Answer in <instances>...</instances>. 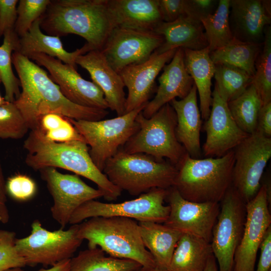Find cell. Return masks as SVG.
Instances as JSON below:
<instances>
[{
	"instance_id": "cell-1",
	"label": "cell",
	"mask_w": 271,
	"mask_h": 271,
	"mask_svg": "<svg viewBox=\"0 0 271 271\" xmlns=\"http://www.w3.org/2000/svg\"><path fill=\"white\" fill-rule=\"evenodd\" d=\"M12 63L22 88L14 103L30 130L39 128L41 117L47 113L90 121L103 119L108 114L106 110L82 106L68 100L47 72L20 53L13 52Z\"/></svg>"
},
{
	"instance_id": "cell-2",
	"label": "cell",
	"mask_w": 271,
	"mask_h": 271,
	"mask_svg": "<svg viewBox=\"0 0 271 271\" xmlns=\"http://www.w3.org/2000/svg\"><path fill=\"white\" fill-rule=\"evenodd\" d=\"M107 1L50 0L40 18V28L49 35L81 36L87 53L101 50L114 29Z\"/></svg>"
},
{
	"instance_id": "cell-3",
	"label": "cell",
	"mask_w": 271,
	"mask_h": 271,
	"mask_svg": "<svg viewBox=\"0 0 271 271\" xmlns=\"http://www.w3.org/2000/svg\"><path fill=\"white\" fill-rule=\"evenodd\" d=\"M23 147L27 152L25 163L33 170L39 171L51 167L72 172L96 184L103 197L108 201L115 200L121 195V191L95 165L89 153V148L85 142H52L37 128L31 130Z\"/></svg>"
},
{
	"instance_id": "cell-4",
	"label": "cell",
	"mask_w": 271,
	"mask_h": 271,
	"mask_svg": "<svg viewBox=\"0 0 271 271\" xmlns=\"http://www.w3.org/2000/svg\"><path fill=\"white\" fill-rule=\"evenodd\" d=\"M78 236L88 247H99L110 256L135 261L142 267H158L142 240L139 222L122 217H96L79 224Z\"/></svg>"
},
{
	"instance_id": "cell-5",
	"label": "cell",
	"mask_w": 271,
	"mask_h": 271,
	"mask_svg": "<svg viewBox=\"0 0 271 271\" xmlns=\"http://www.w3.org/2000/svg\"><path fill=\"white\" fill-rule=\"evenodd\" d=\"M234 164L233 150L205 159H194L187 153L176 167L173 187L188 201L220 203L232 186Z\"/></svg>"
},
{
	"instance_id": "cell-6",
	"label": "cell",
	"mask_w": 271,
	"mask_h": 271,
	"mask_svg": "<svg viewBox=\"0 0 271 271\" xmlns=\"http://www.w3.org/2000/svg\"><path fill=\"white\" fill-rule=\"evenodd\" d=\"M102 172L121 191L140 196L155 188L173 187L178 169L170 162L121 149L106 162Z\"/></svg>"
},
{
	"instance_id": "cell-7",
	"label": "cell",
	"mask_w": 271,
	"mask_h": 271,
	"mask_svg": "<svg viewBox=\"0 0 271 271\" xmlns=\"http://www.w3.org/2000/svg\"><path fill=\"white\" fill-rule=\"evenodd\" d=\"M136 121L138 130L121 149L127 153H143L158 160L167 158L177 167L187 153L177 140V116L171 104H166L148 118L142 111Z\"/></svg>"
},
{
	"instance_id": "cell-8",
	"label": "cell",
	"mask_w": 271,
	"mask_h": 271,
	"mask_svg": "<svg viewBox=\"0 0 271 271\" xmlns=\"http://www.w3.org/2000/svg\"><path fill=\"white\" fill-rule=\"evenodd\" d=\"M145 106L107 119L90 121L68 118L90 147L91 159L101 172L106 162L138 130L136 118Z\"/></svg>"
},
{
	"instance_id": "cell-9",
	"label": "cell",
	"mask_w": 271,
	"mask_h": 271,
	"mask_svg": "<svg viewBox=\"0 0 271 271\" xmlns=\"http://www.w3.org/2000/svg\"><path fill=\"white\" fill-rule=\"evenodd\" d=\"M79 224L67 230L49 231L38 220L33 221L28 236L16 239V248L26 264L53 266L72 257L82 241L78 236Z\"/></svg>"
},
{
	"instance_id": "cell-10",
	"label": "cell",
	"mask_w": 271,
	"mask_h": 271,
	"mask_svg": "<svg viewBox=\"0 0 271 271\" xmlns=\"http://www.w3.org/2000/svg\"><path fill=\"white\" fill-rule=\"evenodd\" d=\"M168 189L155 188L137 198L118 203L88 201L73 213L69 224H77L96 217H122L138 222L164 223L168 219L170 208L165 205Z\"/></svg>"
},
{
	"instance_id": "cell-11",
	"label": "cell",
	"mask_w": 271,
	"mask_h": 271,
	"mask_svg": "<svg viewBox=\"0 0 271 271\" xmlns=\"http://www.w3.org/2000/svg\"><path fill=\"white\" fill-rule=\"evenodd\" d=\"M210 242L218 271H232L234 256L246 220V203L231 186L220 202Z\"/></svg>"
},
{
	"instance_id": "cell-12",
	"label": "cell",
	"mask_w": 271,
	"mask_h": 271,
	"mask_svg": "<svg viewBox=\"0 0 271 271\" xmlns=\"http://www.w3.org/2000/svg\"><path fill=\"white\" fill-rule=\"evenodd\" d=\"M233 150L232 186L247 203L256 196L261 186L262 174L271 157V138L256 131Z\"/></svg>"
},
{
	"instance_id": "cell-13",
	"label": "cell",
	"mask_w": 271,
	"mask_h": 271,
	"mask_svg": "<svg viewBox=\"0 0 271 271\" xmlns=\"http://www.w3.org/2000/svg\"><path fill=\"white\" fill-rule=\"evenodd\" d=\"M39 171L53 199L52 216L61 228L69 224L72 214L81 205L103 197L101 191L88 185L76 174H63L51 167Z\"/></svg>"
},
{
	"instance_id": "cell-14",
	"label": "cell",
	"mask_w": 271,
	"mask_h": 271,
	"mask_svg": "<svg viewBox=\"0 0 271 271\" xmlns=\"http://www.w3.org/2000/svg\"><path fill=\"white\" fill-rule=\"evenodd\" d=\"M164 38L154 31L114 28L101 51L118 73L127 66L147 61L163 43Z\"/></svg>"
},
{
	"instance_id": "cell-15",
	"label": "cell",
	"mask_w": 271,
	"mask_h": 271,
	"mask_svg": "<svg viewBox=\"0 0 271 271\" xmlns=\"http://www.w3.org/2000/svg\"><path fill=\"white\" fill-rule=\"evenodd\" d=\"M28 58L47 69L62 94L72 103L89 108H108L101 89L92 81L82 78L76 68L44 54H34Z\"/></svg>"
},
{
	"instance_id": "cell-16",
	"label": "cell",
	"mask_w": 271,
	"mask_h": 271,
	"mask_svg": "<svg viewBox=\"0 0 271 271\" xmlns=\"http://www.w3.org/2000/svg\"><path fill=\"white\" fill-rule=\"evenodd\" d=\"M270 201L266 188L262 184L256 196L246 203V220L234 254L232 271H255L258 251L271 226Z\"/></svg>"
},
{
	"instance_id": "cell-17",
	"label": "cell",
	"mask_w": 271,
	"mask_h": 271,
	"mask_svg": "<svg viewBox=\"0 0 271 271\" xmlns=\"http://www.w3.org/2000/svg\"><path fill=\"white\" fill-rule=\"evenodd\" d=\"M166 199L170 211L164 224L182 233L211 242L213 229L220 211V203L188 201L174 187L168 189Z\"/></svg>"
},
{
	"instance_id": "cell-18",
	"label": "cell",
	"mask_w": 271,
	"mask_h": 271,
	"mask_svg": "<svg viewBox=\"0 0 271 271\" xmlns=\"http://www.w3.org/2000/svg\"><path fill=\"white\" fill-rule=\"evenodd\" d=\"M212 99L210 114L203 126L206 139L203 153L207 158H217L233 150L249 134L238 126L227 102L220 96L215 86Z\"/></svg>"
},
{
	"instance_id": "cell-19",
	"label": "cell",
	"mask_w": 271,
	"mask_h": 271,
	"mask_svg": "<svg viewBox=\"0 0 271 271\" xmlns=\"http://www.w3.org/2000/svg\"><path fill=\"white\" fill-rule=\"evenodd\" d=\"M177 49L162 54L155 51L145 62L130 65L119 73L128 90L125 113L147 105L154 87L156 78L173 57Z\"/></svg>"
},
{
	"instance_id": "cell-20",
	"label": "cell",
	"mask_w": 271,
	"mask_h": 271,
	"mask_svg": "<svg viewBox=\"0 0 271 271\" xmlns=\"http://www.w3.org/2000/svg\"><path fill=\"white\" fill-rule=\"evenodd\" d=\"M76 64L86 70L92 82L104 93L108 108L117 116L125 113L124 85L119 73L108 64L101 50H92L79 55Z\"/></svg>"
},
{
	"instance_id": "cell-21",
	"label": "cell",
	"mask_w": 271,
	"mask_h": 271,
	"mask_svg": "<svg viewBox=\"0 0 271 271\" xmlns=\"http://www.w3.org/2000/svg\"><path fill=\"white\" fill-rule=\"evenodd\" d=\"M158 79L159 85L154 98L149 101L142 114L149 118L167 103L177 97H186L191 91L194 81L187 72L184 61V50L177 49L170 62L165 65Z\"/></svg>"
},
{
	"instance_id": "cell-22",
	"label": "cell",
	"mask_w": 271,
	"mask_h": 271,
	"mask_svg": "<svg viewBox=\"0 0 271 271\" xmlns=\"http://www.w3.org/2000/svg\"><path fill=\"white\" fill-rule=\"evenodd\" d=\"M270 1L230 0L233 37L244 42L260 43L265 26L270 23Z\"/></svg>"
},
{
	"instance_id": "cell-23",
	"label": "cell",
	"mask_w": 271,
	"mask_h": 271,
	"mask_svg": "<svg viewBox=\"0 0 271 271\" xmlns=\"http://www.w3.org/2000/svg\"><path fill=\"white\" fill-rule=\"evenodd\" d=\"M113 28L154 31L162 22L158 0H108Z\"/></svg>"
},
{
	"instance_id": "cell-24",
	"label": "cell",
	"mask_w": 271,
	"mask_h": 271,
	"mask_svg": "<svg viewBox=\"0 0 271 271\" xmlns=\"http://www.w3.org/2000/svg\"><path fill=\"white\" fill-rule=\"evenodd\" d=\"M170 103L176 114V134L178 141L191 158L200 159L202 153L200 140L202 117L198 106L195 85L184 98L174 99Z\"/></svg>"
},
{
	"instance_id": "cell-25",
	"label": "cell",
	"mask_w": 271,
	"mask_h": 271,
	"mask_svg": "<svg viewBox=\"0 0 271 271\" xmlns=\"http://www.w3.org/2000/svg\"><path fill=\"white\" fill-rule=\"evenodd\" d=\"M154 32L164 38L163 44L155 51L159 54L179 48L199 50L208 45L201 21L190 16L171 22L162 21Z\"/></svg>"
},
{
	"instance_id": "cell-26",
	"label": "cell",
	"mask_w": 271,
	"mask_h": 271,
	"mask_svg": "<svg viewBox=\"0 0 271 271\" xmlns=\"http://www.w3.org/2000/svg\"><path fill=\"white\" fill-rule=\"evenodd\" d=\"M16 52L28 58L34 54H44L75 68L76 58L87 53L84 46L72 52L67 51L60 37L45 34L42 32L40 18L33 23L26 33L19 37Z\"/></svg>"
},
{
	"instance_id": "cell-27",
	"label": "cell",
	"mask_w": 271,
	"mask_h": 271,
	"mask_svg": "<svg viewBox=\"0 0 271 271\" xmlns=\"http://www.w3.org/2000/svg\"><path fill=\"white\" fill-rule=\"evenodd\" d=\"M183 50L185 68L197 88L201 117L206 120L211 110L212 78L214 76L215 64L210 57L207 47L199 50Z\"/></svg>"
},
{
	"instance_id": "cell-28",
	"label": "cell",
	"mask_w": 271,
	"mask_h": 271,
	"mask_svg": "<svg viewBox=\"0 0 271 271\" xmlns=\"http://www.w3.org/2000/svg\"><path fill=\"white\" fill-rule=\"evenodd\" d=\"M144 244L157 266L168 270L171 258L182 233L165 224L138 222Z\"/></svg>"
},
{
	"instance_id": "cell-29",
	"label": "cell",
	"mask_w": 271,
	"mask_h": 271,
	"mask_svg": "<svg viewBox=\"0 0 271 271\" xmlns=\"http://www.w3.org/2000/svg\"><path fill=\"white\" fill-rule=\"evenodd\" d=\"M212 255L210 242L183 233L174 251L168 271H204Z\"/></svg>"
},
{
	"instance_id": "cell-30",
	"label": "cell",
	"mask_w": 271,
	"mask_h": 271,
	"mask_svg": "<svg viewBox=\"0 0 271 271\" xmlns=\"http://www.w3.org/2000/svg\"><path fill=\"white\" fill-rule=\"evenodd\" d=\"M263 43L244 42L233 37L224 47L210 53L215 64H225L241 69L253 77L255 63Z\"/></svg>"
},
{
	"instance_id": "cell-31",
	"label": "cell",
	"mask_w": 271,
	"mask_h": 271,
	"mask_svg": "<svg viewBox=\"0 0 271 271\" xmlns=\"http://www.w3.org/2000/svg\"><path fill=\"white\" fill-rule=\"evenodd\" d=\"M141 267L140 263L132 260L106 256L96 247L81 251L71 258L68 271H132Z\"/></svg>"
},
{
	"instance_id": "cell-32",
	"label": "cell",
	"mask_w": 271,
	"mask_h": 271,
	"mask_svg": "<svg viewBox=\"0 0 271 271\" xmlns=\"http://www.w3.org/2000/svg\"><path fill=\"white\" fill-rule=\"evenodd\" d=\"M227 104L231 116L242 131L248 134L256 131L258 112L263 104L252 83Z\"/></svg>"
},
{
	"instance_id": "cell-33",
	"label": "cell",
	"mask_w": 271,
	"mask_h": 271,
	"mask_svg": "<svg viewBox=\"0 0 271 271\" xmlns=\"http://www.w3.org/2000/svg\"><path fill=\"white\" fill-rule=\"evenodd\" d=\"M230 0H220L212 14L200 19L210 53L227 44L233 38L229 23Z\"/></svg>"
},
{
	"instance_id": "cell-34",
	"label": "cell",
	"mask_w": 271,
	"mask_h": 271,
	"mask_svg": "<svg viewBox=\"0 0 271 271\" xmlns=\"http://www.w3.org/2000/svg\"><path fill=\"white\" fill-rule=\"evenodd\" d=\"M215 87L227 102L234 99L252 83L253 77L246 71L225 64H215Z\"/></svg>"
},
{
	"instance_id": "cell-35",
	"label": "cell",
	"mask_w": 271,
	"mask_h": 271,
	"mask_svg": "<svg viewBox=\"0 0 271 271\" xmlns=\"http://www.w3.org/2000/svg\"><path fill=\"white\" fill-rule=\"evenodd\" d=\"M19 37L15 31L7 32L0 46V77L5 88L6 100L14 102L19 96L20 82L12 68V54L19 46Z\"/></svg>"
},
{
	"instance_id": "cell-36",
	"label": "cell",
	"mask_w": 271,
	"mask_h": 271,
	"mask_svg": "<svg viewBox=\"0 0 271 271\" xmlns=\"http://www.w3.org/2000/svg\"><path fill=\"white\" fill-rule=\"evenodd\" d=\"M252 83L264 104L271 102V29L267 27L262 49L255 63Z\"/></svg>"
},
{
	"instance_id": "cell-37",
	"label": "cell",
	"mask_w": 271,
	"mask_h": 271,
	"mask_svg": "<svg viewBox=\"0 0 271 271\" xmlns=\"http://www.w3.org/2000/svg\"><path fill=\"white\" fill-rule=\"evenodd\" d=\"M39 128L47 140L52 142H85L68 118L59 114L50 113L43 115L40 119Z\"/></svg>"
},
{
	"instance_id": "cell-38",
	"label": "cell",
	"mask_w": 271,
	"mask_h": 271,
	"mask_svg": "<svg viewBox=\"0 0 271 271\" xmlns=\"http://www.w3.org/2000/svg\"><path fill=\"white\" fill-rule=\"evenodd\" d=\"M29 128L20 111L14 102L0 106V139L20 140Z\"/></svg>"
},
{
	"instance_id": "cell-39",
	"label": "cell",
	"mask_w": 271,
	"mask_h": 271,
	"mask_svg": "<svg viewBox=\"0 0 271 271\" xmlns=\"http://www.w3.org/2000/svg\"><path fill=\"white\" fill-rule=\"evenodd\" d=\"M50 0L19 1L14 31L20 37L26 33L33 23L45 12Z\"/></svg>"
},
{
	"instance_id": "cell-40",
	"label": "cell",
	"mask_w": 271,
	"mask_h": 271,
	"mask_svg": "<svg viewBox=\"0 0 271 271\" xmlns=\"http://www.w3.org/2000/svg\"><path fill=\"white\" fill-rule=\"evenodd\" d=\"M14 231L0 230V271H6L27 265L23 257L18 252Z\"/></svg>"
},
{
	"instance_id": "cell-41",
	"label": "cell",
	"mask_w": 271,
	"mask_h": 271,
	"mask_svg": "<svg viewBox=\"0 0 271 271\" xmlns=\"http://www.w3.org/2000/svg\"><path fill=\"white\" fill-rule=\"evenodd\" d=\"M7 193L15 200L24 201L34 196L37 191L35 181L29 176L17 174L10 177L6 184Z\"/></svg>"
},
{
	"instance_id": "cell-42",
	"label": "cell",
	"mask_w": 271,
	"mask_h": 271,
	"mask_svg": "<svg viewBox=\"0 0 271 271\" xmlns=\"http://www.w3.org/2000/svg\"><path fill=\"white\" fill-rule=\"evenodd\" d=\"M158 3L163 22H171L185 16L193 17L190 0H158Z\"/></svg>"
},
{
	"instance_id": "cell-43",
	"label": "cell",
	"mask_w": 271,
	"mask_h": 271,
	"mask_svg": "<svg viewBox=\"0 0 271 271\" xmlns=\"http://www.w3.org/2000/svg\"><path fill=\"white\" fill-rule=\"evenodd\" d=\"M18 0H0V38L13 31L17 18Z\"/></svg>"
},
{
	"instance_id": "cell-44",
	"label": "cell",
	"mask_w": 271,
	"mask_h": 271,
	"mask_svg": "<svg viewBox=\"0 0 271 271\" xmlns=\"http://www.w3.org/2000/svg\"><path fill=\"white\" fill-rule=\"evenodd\" d=\"M259 249L256 271H271V226L266 231Z\"/></svg>"
},
{
	"instance_id": "cell-45",
	"label": "cell",
	"mask_w": 271,
	"mask_h": 271,
	"mask_svg": "<svg viewBox=\"0 0 271 271\" xmlns=\"http://www.w3.org/2000/svg\"><path fill=\"white\" fill-rule=\"evenodd\" d=\"M256 131L267 138L271 137V102L263 104L258 112Z\"/></svg>"
},
{
	"instance_id": "cell-46",
	"label": "cell",
	"mask_w": 271,
	"mask_h": 271,
	"mask_svg": "<svg viewBox=\"0 0 271 271\" xmlns=\"http://www.w3.org/2000/svg\"><path fill=\"white\" fill-rule=\"evenodd\" d=\"M192 17L200 19L213 14L217 1L214 0H190Z\"/></svg>"
},
{
	"instance_id": "cell-47",
	"label": "cell",
	"mask_w": 271,
	"mask_h": 271,
	"mask_svg": "<svg viewBox=\"0 0 271 271\" xmlns=\"http://www.w3.org/2000/svg\"><path fill=\"white\" fill-rule=\"evenodd\" d=\"M6 182L0 161V223H7L10 219V214L7 205Z\"/></svg>"
},
{
	"instance_id": "cell-48",
	"label": "cell",
	"mask_w": 271,
	"mask_h": 271,
	"mask_svg": "<svg viewBox=\"0 0 271 271\" xmlns=\"http://www.w3.org/2000/svg\"><path fill=\"white\" fill-rule=\"evenodd\" d=\"M70 259L60 261L47 269H41L38 271H68Z\"/></svg>"
},
{
	"instance_id": "cell-49",
	"label": "cell",
	"mask_w": 271,
	"mask_h": 271,
	"mask_svg": "<svg viewBox=\"0 0 271 271\" xmlns=\"http://www.w3.org/2000/svg\"><path fill=\"white\" fill-rule=\"evenodd\" d=\"M204 271H218V265L213 255L208 259Z\"/></svg>"
},
{
	"instance_id": "cell-50",
	"label": "cell",
	"mask_w": 271,
	"mask_h": 271,
	"mask_svg": "<svg viewBox=\"0 0 271 271\" xmlns=\"http://www.w3.org/2000/svg\"><path fill=\"white\" fill-rule=\"evenodd\" d=\"M132 271H168V270L167 269H165L159 267H157L153 268H145V267H142L139 269L132 270Z\"/></svg>"
},
{
	"instance_id": "cell-51",
	"label": "cell",
	"mask_w": 271,
	"mask_h": 271,
	"mask_svg": "<svg viewBox=\"0 0 271 271\" xmlns=\"http://www.w3.org/2000/svg\"><path fill=\"white\" fill-rule=\"evenodd\" d=\"M2 82L1 77H0V83ZM8 101L6 100L4 97L2 96L1 93H0V106L4 105L6 103H7Z\"/></svg>"
},
{
	"instance_id": "cell-52",
	"label": "cell",
	"mask_w": 271,
	"mask_h": 271,
	"mask_svg": "<svg viewBox=\"0 0 271 271\" xmlns=\"http://www.w3.org/2000/svg\"><path fill=\"white\" fill-rule=\"evenodd\" d=\"M6 271H23V270L22 269V268H15L10 269Z\"/></svg>"
}]
</instances>
